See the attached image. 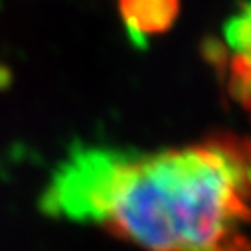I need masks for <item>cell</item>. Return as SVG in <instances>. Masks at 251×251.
<instances>
[{"label": "cell", "mask_w": 251, "mask_h": 251, "mask_svg": "<svg viewBox=\"0 0 251 251\" xmlns=\"http://www.w3.org/2000/svg\"><path fill=\"white\" fill-rule=\"evenodd\" d=\"M40 206L149 251H206L251 220V143L224 135L154 152L75 147Z\"/></svg>", "instance_id": "obj_1"}, {"label": "cell", "mask_w": 251, "mask_h": 251, "mask_svg": "<svg viewBox=\"0 0 251 251\" xmlns=\"http://www.w3.org/2000/svg\"><path fill=\"white\" fill-rule=\"evenodd\" d=\"M131 34L147 36L166 30L176 14L178 0H117Z\"/></svg>", "instance_id": "obj_2"}, {"label": "cell", "mask_w": 251, "mask_h": 251, "mask_svg": "<svg viewBox=\"0 0 251 251\" xmlns=\"http://www.w3.org/2000/svg\"><path fill=\"white\" fill-rule=\"evenodd\" d=\"M206 251H251V241L243 235H231L227 239H224L222 243L206 249Z\"/></svg>", "instance_id": "obj_3"}]
</instances>
